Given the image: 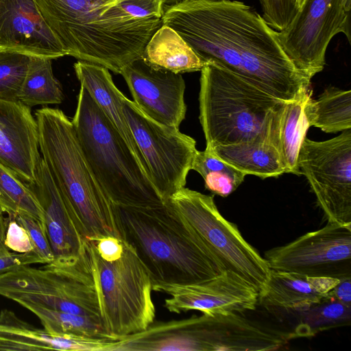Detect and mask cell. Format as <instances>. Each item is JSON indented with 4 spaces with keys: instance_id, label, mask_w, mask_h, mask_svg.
<instances>
[{
    "instance_id": "26",
    "label": "cell",
    "mask_w": 351,
    "mask_h": 351,
    "mask_svg": "<svg viewBox=\"0 0 351 351\" xmlns=\"http://www.w3.org/2000/svg\"><path fill=\"white\" fill-rule=\"evenodd\" d=\"M20 305L36 315L44 329L51 333L107 341L118 340L101 322L93 318L45 308L31 302H23Z\"/></svg>"
},
{
    "instance_id": "15",
    "label": "cell",
    "mask_w": 351,
    "mask_h": 351,
    "mask_svg": "<svg viewBox=\"0 0 351 351\" xmlns=\"http://www.w3.org/2000/svg\"><path fill=\"white\" fill-rule=\"evenodd\" d=\"M121 75L134 103L146 116L161 125L179 128L186 112L182 74L156 69L141 58L125 66Z\"/></svg>"
},
{
    "instance_id": "35",
    "label": "cell",
    "mask_w": 351,
    "mask_h": 351,
    "mask_svg": "<svg viewBox=\"0 0 351 351\" xmlns=\"http://www.w3.org/2000/svg\"><path fill=\"white\" fill-rule=\"evenodd\" d=\"M339 302L351 307V278L341 280L327 294Z\"/></svg>"
},
{
    "instance_id": "17",
    "label": "cell",
    "mask_w": 351,
    "mask_h": 351,
    "mask_svg": "<svg viewBox=\"0 0 351 351\" xmlns=\"http://www.w3.org/2000/svg\"><path fill=\"white\" fill-rule=\"evenodd\" d=\"M40 206L54 259L75 258L85 241L83 228L42 157L34 179L25 183Z\"/></svg>"
},
{
    "instance_id": "23",
    "label": "cell",
    "mask_w": 351,
    "mask_h": 351,
    "mask_svg": "<svg viewBox=\"0 0 351 351\" xmlns=\"http://www.w3.org/2000/svg\"><path fill=\"white\" fill-rule=\"evenodd\" d=\"M142 58L156 69L180 74L201 71L207 64L174 29L165 25L149 40Z\"/></svg>"
},
{
    "instance_id": "31",
    "label": "cell",
    "mask_w": 351,
    "mask_h": 351,
    "mask_svg": "<svg viewBox=\"0 0 351 351\" xmlns=\"http://www.w3.org/2000/svg\"><path fill=\"white\" fill-rule=\"evenodd\" d=\"M304 312H307L304 320L308 335H311L313 331L316 332L350 322V306L331 298L326 297L324 301Z\"/></svg>"
},
{
    "instance_id": "27",
    "label": "cell",
    "mask_w": 351,
    "mask_h": 351,
    "mask_svg": "<svg viewBox=\"0 0 351 351\" xmlns=\"http://www.w3.org/2000/svg\"><path fill=\"white\" fill-rule=\"evenodd\" d=\"M64 95L52 70V60L30 56L29 68L18 95V100L31 108L58 104Z\"/></svg>"
},
{
    "instance_id": "19",
    "label": "cell",
    "mask_w": 351,
    "mask_h": 351,
    "mask_svg": "<svg viewBox=\"0 0 351 351\" xmlns=\"http://www.w3.org/2000/svg\"><path fill=\"white\" fill-rule=\"evenodd\" d=\"M110 341L62 335L40 329L8 309L0 312V350L106 351Z\"/></svg>"
},
{
    "instance_id": "13",
    "label": "cell",
    "mask_w": 351,
    "mask_h": 351,
    "mask_svg": "<svg viewBox=\"0 0 351 351\" xmlns=\"http://www.w3.org/2000/svg\"><path fill=\"white\" fill-rule=\"evenodd\" d=\"M270 269L309 276L351 278V226L327 223L264 254Z\"/></svg>"
},
{
    "instance_id": "4",
    "label": "cell",
    "mask_w": 351,
    "mask_h": 351,
    "mask_svg": "<svg viewBox=\"0 0 351 351\" xmlns=\"http://www.w3.org/2000/svg\"><path fill=\"white\" fill-rule=\"evenodd\" d=\"M39 150L51 174L77 217L86 239H122L114 205L90 170L73 126L60 109H38Z\"/></svg>"
},
{
    "instance_id": "7",
    "label": "cell",
    "mask_w": 351,
    "mask_h": 351,
    "mask_svg": "<svg viewBox=\"0 0 351 351\" xmlns=\"http://www.w3.org/2000/svg\"><path fill=\"white\" fill-rule=\"evenodd\" d=\"M284 101L214 62L201 70L199 119L206 147L266 141L271 112Z\"/></svg>"
},
{
    "instance_id": "34",
    "label": "cell",
    "mask_w": 351,
    "mask_h": 351,
    "mask_svg": "<svg viewBox=\"0 0 351 351\" xmlns=\"http://www.w3.org/2000/svg\"><path fill=\"white\" fill-rule=\"evenodd\" d=\"M34 263L45 264L34 251L27 253L10 252L6 246L0 247V275Z\"/></svg>"
},
{
    "instance_id": "25",
    "label": "cell",
    "mask_w": 351,
    "mask_h": 351,
    "mask_svg": "<svg viewBox=\"0 0 351 351\" xmlns=\"http://www.w3.org/2000/svg\"><path fill=\"white\" fill-rule=\"evenodd\" d=\"M305 114L309 127L314 126L326 133L351 129V91L328 87L316 100L308 98Z\"/></svg>"
},
{
    "instance_id": "32",
    "label": "cell",
    "mask_w": 351,
    "mask_h": 351,
    "mask_svg": "<svg viewBox=\"0 0 351 351\" xmlns=\"http://www.w3.org/2000/svg\"><path fill=\"white\" fill-rule=\"evenodd\" d=\"M13 216L26 229L30 237L34 252L42 258L45 264L51 263L54 260V256L45 227L38 220L28 215Z\"/></svg>"
},
{
    "instance_id": "1",
    "label": "cell",
    "mask_w": 351,
    "mask_h": 351,
    "mask_svg": "<svg viewBox=\"0 0 351 351\" xmlns=\"http://www.w3.org/2000/svg\"><path fill=\"white\" fill-rule=\"evenodd\" d=\"M162 23L206 63L214 62L287 101L310 92L311 79L284 51L278 31L237 0H186L165 5Z\"/></svg>"
},
{
    "instance_id": "2",
    "label": "cell",
    "mask_w": 351,
    "mask_h": 351,
    "mask_svg": "<svg viewBox=\"0 0 351 351\" xmlns=\"http://www.w3.org/2000/svg\"><path fill=\"white\" fill-rule=\"evenodd\" d=\"M45 23L67 53L116 74L143 57L162 19L137 18L123 0H35Z\"/></svg>"
},
{
    "instance_id": "22",
    "label": "cell",
    "mask_w": 351,
    "mask_h": 351,
    "mask_svg": "<svg viewBox=\"0 0 351 351\" xmlns=\"http://www.w3.org/2000/svg\"><path fill=\"white\" fill-rule=\"evenodd\" d=\"M73 67L80 85L88 90L117 128L149 178L145 161L123 113V100L125 95L115 86L109 70L102 66L82 60L75 62Z\"/></svg>"
},
{
    "instance_id": "11",
    "label": "cell",
    "mask_w": 351,
    "mask_h": 351,
    "mask_svg": "<svg viewBox=\"0 0 351 351\" xmlns=\"http://www.w3.org/2000/svg\"><path fill=\"white\" fill-rule=\"evenodd\" d=\"M298 163L328 223L351 226V129L323 141L305 137Z\"/></svg>"
},
{
    "instance_id": "14",
    "label": "cell",
    "mask_w": 351,
    "mask_h": 351,
    "mask_svg": "<svg viewBox=\"0 0 351 351\" xmlns=\"http://www.w3.org/2000/svg\"><path fill=\"white\" fill-rule=\"evenodd\" d=\"M152 291L170 295L165 307L174 313L195 310L207 315L241 314L254 310L259 297L254 287L229 270L195 284L153 285Z\"/></svg>"
},
{
    "instance_id": "5",
    "label": "cell",
    "mask_w": 351,
    "mask_h": 351,
    "mask_svg": "<svg viewBox=\"0 0 351 351\" xmlns=\"http://www.w3.org/2000/svg\"><path fill=\"white\" fill-rule=\"evenodd\" d=\"M71 122L90 170L113 204L165 203L117 128L81 85Z\"/></svg>"
},
{
    "instance_id": "18",
    "label": "cell",
    "mask_w": 351,
    "mask_h": 351,
    "mask_svg": "<svg viewBox=\"0 0 351 351\" xmlns=\"http://www.w3.org/2000/svg\"><path fill=\"white\" fill-rule=\"evenodd\" d=\"M41 157L38 128L29 107L0 99V162L25 183L32 182Z\"/></svg>"
},
{
    "instance_id": "9",
    "label": "cell",
    "mask_w": 351,
    "mask_h": 351,
    "mask_svg": "<svg viewBox=\"0 0 351 351\" xmlns=\"http://www.w3.org/2000/svg\"><path fill=\"white\" fill-rule=\"evenodd\" d=\"M168 202L189 223L222 271H231L260 294L270 272L265 259L242 236L237 225L219 213L213 196L185 187Z\"/></svg>"
},
{
    "instance_id": "24",
    "label": "cell",
    "mask_w": 351,
    "mask_h": 351,
    "mask_svg": "<svg viewBox=\"0 0 351 351\" xmlns=\"http://www.w3.org/2000/svg\"><path fill=\"white\" fill-rule=\"evenodd\" d=\"M207 148L245 176L265 179L285 173L277 149L267 141L256 139Z\"/></svg>"
},
{
    "instance_id": "21",
    "label": "cell",
    "mask_w": 351,
    "mask_h": 351,
    "mask_svg": "<svg viewBox=\"0 0 351 351\" xmlns=\"http://www.w3.org/2000/svg\"><path fill=\"white\" fill-rule=\"evenodd\" d=\"M311 92L301 97L282 101L271 113L266 140L277 149L285 173L300 175L298 159L309 127L305 105Z\"/></svg>"
},
{
    "instance_id": "36",
    "label": "cell",
    "mask_w": 351,
    "mask_h": 351,
    "mask_svg": "<svg viewBox=\"0 0 351 351\" xmlns=\"http://www.w3.org/2000/svg\"><path fill=\"white\" fill-rule=\"evenodd\" d=\"M6 219L3 217V213L0 210V247L5 246L4 245V241L6 233Z\"/></svg>"
},
{
    "instance_id": "6",
    "label": "cell",
    "mask_w": 351,
    "mask_h": 351,
    "mask_svg": "<svg viewBox=\"0 0 351 351\" xmlns=\"http://www.w3.org/2000/svg\"><path fill=\"white\" fill-rule=\"evenodd\" d=\"M0 295L19 304L31 302L87 316L106 327L103 295L88 239L77 257L54 259L38 268L23 266L0 275Z\"/></svg>"
},
{
    "instance_id": "10",
    "label": "cell",
    "mask_w": 351,
    "mask_h": 351,
    "mask_svg": "<svg viewBox=\"0 0 351 351\" xmlns=\"http://www.w3.org/2000/svg\"><path fill=\"white\" fill-rule=\"evenodd\" d=\"M123 110L145 161L150 180L166 202L185 186L197 151L196 141L182 133L179 128L167 127L151 119L125 96Z\"/></svg>"
},
{
    "instance_id": "38",
    "label": "cell",
    "mask_w": 351,
    "mask_h": 351,
    "mask_svg": "<svg viewBox=\"0 0 351 351\" xmlns=\"http://www.w3.org/2000/svg\"><path fill=\"white\" fill-rule=\"evenodd\" d=\"M305 0H296V2H297V5L298 7V8L300 9V8L302 6V5L303 4L304 1Z\"/></svg>"
},
{
    "instance_id": "3",
    "label": "cell",
    "mask_w": 351,
    "mask_h": 351,
    "mask_svg": "<svg viewBox=\"0 0 351 351\" xmlns=\"http://www.w3.org/2000/svg\"><path fill=\"white\" fill-rule=\"evenodd\" d=\"M114 205L122 239L134 250L152 286L195 284L223 271L168 202L156 206Z\"/></svg>"
},
{
    "instance_id": "37",
    "label": "cell",
    "mask_w": 351,
    "mask_h": 351,
    "mask_svg": "<svg viewBox=\"0 0 351 351\" xmlns=\"http://www.w3.org/2000/svg\"><path fill=\"white\" fill-rule=\"evenodd\" d=\"M186 0H163L165 5H173L180 2L184 1Z\"/></svg>"
},
{
    "instance_id": "28",
    "label": "cell",
    "mask_w": 351,
    "mask_h": 351,
    "mask_svg": "<svg viewBox=\"0 0 351 351\" xmlns=\"http://www.w3.org/2000/svg\"><path fill=\"white\" fill-rule=\"evenodd\" d=\"M191 169L201 175L207 190L226 197L243 182L245 175L217 157L210 149L197 151Z\"/></svg>"
},
{
    "instance_id": "20",
    "label": "cell",
    "mask_w": 351,
    "mask_h": 351,
    "mask_svg": "<svg viewBox=\"0 0 351 351\" xmlns=\"http://www.w3.org/2000/svg\"><path fill=\"white\" fill-rule=\"evenodd\" d=\"M341 280L270 269L258 302L267 308L304 312L324 301Z\"/></svg>"
},
{
    "instance_id": "16",
    "label": "cell",
    "mask_w": 351,
    "mask_h": 351,
    "mask_svg": "<svg viewBox=\"0 0 351 351\" xmlns=\"http://www.w3.org/2000/svg\"><path fill=\"white\" fill-rule=\"evenodd\" d=\"M0 51L51 60L67 56L35 0H0Z\"/></svg>"
},
{
    "instance_id": "8",
    "label": "cell",
    "mask_w": 351,
    "mask_h": 351,
    "mask_svg": "<svg viewBox=\"0 0 351 351\" xmlns=\"http://www.w3.org/2000/svg\"><path fill=\"white\" fill-rule=\"evenodd\" d=\"M88 239L93 248L109 332L119 340L145 330L156 317L147 270L123 239Z\"/></svg>"
},
{
    "instance_id": "12",
    "label": "cell",
    "mask_w": 351,
    "mask_h": 351,
    "mask_svg": "<svg viewBox=\"0 0 351 351\" xmlns=\"http://www.w3.org/2000/svg\"><path fill=\"white\" fill-rule=\"evenodd\" d=\"M351 0H305L289 24L278 32L280 45L295 67L311 80L326 64L332 38L343 34L351 43Z\"/></svg>"
},
{
    "instance_id": "29",
    "label": "cell",
    "mask_w": 351,
    "mask_h": 351,
    "mask_svg": "<svg viewBox=\"0 0 351 351\" xmlns=\"http://www.w3.org/2000/svg\"><path fill=\"white\" fill-rule=\"evenodd\" d=\"M0 210L8 215H25L45 228L43 210L26 184L0 162Z\"/></svg>"
},
{
    "instance_id": "30",
    "label": "cell",
    "mask_w": 351,
    "mask_h": 351,
    "mask_svg": "<svg viewBox=\"0 0 351 351\" xmlns=\"http://www.w3.org/2000/svg\"><path fill=\"white\" fill-rule=\"evenodd\" d=\"M29 62L27 55L0 51V99L18 100Z\"/></svg>"
},
{
    "instance_id": "33",
    "label": "cell",
    "mask_w": 351,
    "mask_h": 351,
    "mask_svg": "<svg viewBox=\"0 0 351 351\" xmlns=\"http://www.w3.org/2000/svg\"><path fill=\"white\" fill-rule=\"evenodd\" d=\"M7 228L4 245L9 250L17 253H27L34 251L30 237L26 229L21 226L13 215H8Z\"/></svg>"
}]
</instances>
